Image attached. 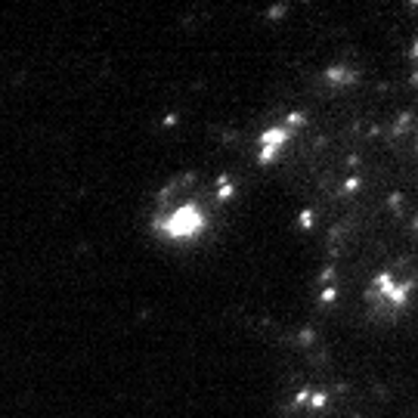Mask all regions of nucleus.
Returning <instances> with one entry per match:
<instances>
[{"instance_id": "1", "label": "nucleus", "mask_w": 418, "mask_h": 418, "mask_svg": "<svg viewBox=\"0 0 418 418\" xmlns=\"http://www.w3.org/2000/svg\"><path fill=\"white\" fill-rule=\"evenodd\" d=\"M208 214L198 208L195 202H186V205H177L167 217H155V232L171 242H192L198 239L202 232L208 229Z\"/></svg>"}, {"instance_id": "2", "label": "nucleus", "mask_w": 418, "mask_h": 418, "mask_svg": "<svg viewBox=\"0 0 418 418\" xmlns=\"http://www.w3.org/2000/svg\"><path fill=\"white\" fill-rule=\"evenodd\" d=\"M295 137V130H288L285 124L282 127H270L261 133V152H257V158H261V164H273L276 155L285 149V143Z\"/></svg>"}, {"instance_id": "3", "label": "nucleus", "mask_w": 418, "mask_h": 418, "mask_svg": "<svg viewBox=\"0 0 418 418\" xmlns=\"http://www.w3.org/2000/svg\"><path fill=\"white\" fill-rule=\"evenodd\" d=\"M375 288H378L381 295H384V297L390 300V304L397 307V310H400V307H406L409 291H412V285H409V282H397L390 273H381L378 279H375Z\"/></svg>"}, {"instance_id": "4", "label": "nucleus", "mask_w": 418, "mask_h": 418, "mask_svg": "<svg viewBox=\"0 0 418 418\" xmlns=\"http://www.w3.org/2000/svg\"><path fill=\"white\" fill-rule=\"evenodd\" d=\"M325 78H329L331 84H353V81H356V74H353V71H344L341 65H331V69L325 71Z\"/></svg>"}, {"instance_id": "5", "label": "nucleus", "mask_w": 418, "mask_h": 418, "mask_svg": "<svg viewBox=\"0 0 418 418\" xmlns=\"http://www.w3.org/2000/svg\"><path fill=\"white\" fill-rule=\"evenodd\" d=\"M232 192H236V186H232L229 177H220V180H217V195H220V198H232Z\"/></svg>"}, {"instance_id": "6", "label": "nucleus", "mask_w": 418, "mask_h": 418, "mask_svg": "<svg viewBox=\"0 0 418 418\" xmlns=\"http://www.w3.org/2000/svg\"><path fill=\"white\" fill-rule=\"evenodd\" d=\"M304 121H307V118H304L300 112H291V115H288V121H285V127H288V130H291V127H300Z\"/></svg>"}, {"instance_id": "7", "label": "nucleus", "mask_w": 418, "mask_h": 418, "mask_svg": "<svg viewBox=\"0 0 418 418\" xmlns=\"http://www.w3.org/2000/svg\"><path fill=\"white\" fill-rule=\"evenodd\" d=\"M300 223H304V226L310 229L313 223H316V214H313V211H300Z\"/></svg>"}, {"instance_id": "8", "label": "nucleus", "mask_w": 418, "mask_h": 418, "mask_svg": "<svg viewBox=\"0 0 418 418\" xmlns=\"http://www.w3.org/2000/svg\"><path fill=\"white\" fill-rule=\"evenodd\" d=\"M334 297H338V288H334V285H329V288L322 291V300H325V304H331Z\"/></svg>"}, {"instance_id": "9", "label": "nucleus", "mask_w": 418, "mask_h": 418, "mask_svg": "<svg viewBox=\"0 0 418 418\" xmlns=\"http://www.w3.org/2000/svg\"><path fill=\"white\" fill-rule=\"evenodd\" d=\"M387 205H390V208H394V211H397V208H400V205H403V195H400V192H394V195H390V198H387Z\"/></svg>"}, {"instance_id": "10", "label": "nucleus", "mask_w": 418, "mask_h": 418, "mask_svg": "<svg viewBox=\"0 0 418 418\" xmlns=\"http://www.w3.org/2000/svg\"><path fill=\"white\" fill-rule=\"evenodd\" d=\"M313 334H316V331L304 329V331H300V344H313Z\"/></svg>"}, {"instance_id": "11", "label": "nucleus", "mask_w": 418, "mask_h": 418, "mask_svg": "<svg viewBox=\"0 0 418 418\" xmlns=\"http://www.w3.org/2000/svg\"><path fill=\"white\" fill-rule=\"evenodd\" d=\"M356 189H359V180H356V177H350V180L344 183V192H356Z\"/></svg>"}, {"instance_id": "12", "label": "nucleus", "mask_w": 418, "mask_h": 418, "mask_svg": "<svg viewBox=\"0 0 418 418\" xmlns=\"http://www.w3.org/2000/svg\"><path fill=\"white\" fill-rule=\"evenodd\" d=\"M412 56H415V59H418V40H415V47H412Z\"/></svg>"}, {"instance_id": "13", "label": "nucleus", "mask_w": 418, "mask_h": 418, "mask_svg": "<svg viewBox=\"0 0 418 418\" xmlns=\"http://www.w3.org/2000/svg\"><path fill=\"white\" fill-rule=\"evenodd\" d=\"M415 232H418V220H415Z\"/></svg>"}]
</instances>
